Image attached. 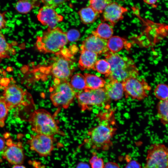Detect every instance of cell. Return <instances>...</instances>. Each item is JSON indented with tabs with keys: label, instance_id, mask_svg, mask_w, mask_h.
<instances>
[{
	"label": "cell",
	"instance_id": "74e56055",
	"mask_svg": "<svg viewBox=\"0 0 168 168\" xmlns=\"http://www.w3.org/2000/svg\"><path fill=\"white\" fill-rule=\"evenodd\" d=\"M77 168H90V167L87 164L83 163L80 164Z\"/></svg>",
	"mask_w": 168,
	"mask_h": 168
},
{
	"label": "cell",
	"instance_id": "cb8c5ba5",
	"mask_svg": "<svg viewBox=\"0 0 168 168\" xmlns=\"http://www.w3.org/2000/svg\"><path fill=\"white\" fill-rule=\"evenodd\" d=\"M157 116L164 124H168V99L160 100L157 105Z\"/></svg>",
	"mask_w": 168,
	"mask_h": 168
},
{
	"label": "cell",
	"instance_id": "603a6c76",
	"mask_svg": "<svg viewBox=\"0 0 168 168\" xmlns=\"http://www.w3.org/2000/svg\"><path fill=\"white\" fill-rule=\"evenodd\" d=\"M38 4V0H18L15 6V9L19 13L26 14Z\"/></svg>",
	"mask_w": 168,
	"mask_h": 168
},
{
	"label": "cell",
	"instance_id": "ffe728a7",
	"mask_svg": "<svg viewBox=\"0 0 168 168\" xmlns=\"http://www.w3.org/2000/svg\"><path fill=\"white\" fill-rule=\"evenodd\" d=\"M127 43L126 40L118 36H112L107 40L109 50L113 53H117L124 47Z\"/></svg>",
	"mask_w": 168,
	"mask_h": 168
},
{
	"label": "cell",
	"instance_id": "8d00e7d4",
	"mask_svg": "<svg viewBox=\"0 0 168 168\" xmlns=\"http://www.w3.org/2000/svg\"><path fill=\"white\" fill-rule=\"evenodd\" d=\"M143 1L145 3L147 4L152 5L155 4L157 0H143Z\"/></svg>",
	"mask_w": 168,
	"mask_h": 168
},
{
	"label": "cell",
	"instance_id": "7a4b0ae2",
	"mask_svg": "<svg viewBox=\"0 0 168 168\" xmlns=\"http://www.w3.org/2000/svg\"><path fill=\"white\" fill-rule=\"evenodd\" d=\"M111 66L109 74L106 77L109 81L123 82L132 78H137L139 73L133 60L127 56L122 57L109 51L104 54Z\"/></svg>",
	"mask_w": 168,
	"mask_h": 168
},
{
	"label": "cell",
	"instance_id": "8fae6325",
	"mask_svg": "<svg viewBox=\"0 0 168 168\" xmlns=\"http://www.w3.org/2000/svg\"><path fill=\"white\" fill-rule=\"evenodd\" d=\"M3 90V97L9 110L26 104L25 98L27 93L16 85H10L5 87Z\"/></svg>",
	"mask_w": 168,
	"mask_h": 168
},
{
	"label": "cell",
	"instance_id": "f1b7e54d",
	"mask_svg": "<svg viewBox=\"0 0 168 168\" xmlns=\"http://www.w3.org/2000/svg\"><path fill=\"white\" fill-rule=\"evenodd\" d=\"M9 110L4 97H0V127L1 128L5 125Z\"/></svg>",
	"mask_w": 168,
	"mask_h": 168
},
{
	"label": "cell",
	"instance_id": "44dd1931",
	"mask_svg": "<svg viewBox=\"0 0 168 168\" xmlns=\"http://www.w3.org/2000/svg\"><path fill=\"white\" fill-rule=\"evenodd\" d=\"M16 53L15 49L7 41L4 36L0 31V58H9Z\"/></svg>",
	"mask_w": 168,
	"mask_h": 168
},
{
	"label": "cell",
	"instance_id": "7402d4cb",
	"mask_svg": "<svg viewBox=\"0 0 168 168\" xmlns=\"http://www.w3.org/2000/svg\"><path fill=\"white\" fill-rule=\"evenodd\" d=\"M92 34L102 39L108 40L112 36L113 30L112 27L106 23H101L96 30L92 32Z\"/></svg>",
	"mask_w": 168,
	"mask_h": 168
},
{
	"label": "cell",
	"instance_id": "6da1fadb",
	"mask_svg": "<svg viewBox=\"0 0 168 168\" xmlns=\"http://www.w3.org/2000/svg\"><path fill=\"white\" fill-rule=\"evenodd\" d=\"M99 118L98 124L88 132V142L93 149L106 151L112 146V139L117 130L114 111L103 113Z\"/></svg>",
	"mask_w": 168,
	"mask_h": 168
},
{
	"label": "cell",
	"instance_id": "e0dca14e",
	"mask_svg": "<svg viewBox=\"0 0 168 168\" xmlns=\"http://www.w3.org/2000/svg\"><path fill=\"white\" fill-rule=\"evenodd\" d=\"M104 88L111 100L117 101L123 96L124 93L122 82L115 80L110 81L106 84Z\"/></svg>",
	"mask_w": 168,
	"mask_h": 168
},
{
	"label": "cell",
	"instance_id": "5bb4252c",
	"mask_svg": "<svg viewBox=\"0 0 168 168\" xmlns=\"http://www.w3.org/2000/svg\"><path fill=\"white\" fill-rule=\"evenodd\" d=\"M107 40L92 34L83 41L80 50H86L99 54H105L109 50Z\"/></svg>",
	"mask_w": 168,
	"mask_h": 168
},
{
	"label": "cell",
	"instance_id": "d4e9b609",
	"mask_svg": "<svg viewBox=\"0 0 168 168\" xmlns=\"http://www.w3.org/2000/svg\"><path fill=\"white\" fill-rule=\"evenodd\" d=\"M70 83L75 91L77 90L79 92L86 88L85 77L80 73L73 75L71 78Z\"/></svg>",
	"mask_w": 168,
	"mask_h": 168
},
{
	"label": "cell",
	"instance_id": "4dcf8cb0",
	"mask_svg": "<svg viewBox=\"0 0 168 168\" xmlns=\"http://www.w3.org/2000/svg\"><path fill=\"white\" fill-rule=\"evenodd\" d=\"M41 1L44 5L55 9L69 0H41Z\"/></svg>",
	"mask_w": 168,
	"mask_h": 168
},
{
	"label": "cell",
	"instance_id": "277c9868",
	"mask_svg": "<svg viewBox=\"0 0 168 168\" xmlns=\"http://www.w3.org/2000/svg\"><path fill=\"white\" fill-rule=\"evenodd\" d=\"M28 121L32 131L37 134L51 136L56 134L65 135L59 130L51 114L44 109H39L32 112Z\"/></svg>",
	"mask_w": 168,
	"mask_h": 168
},
{
	"label": "cell",
	"instance_id": "30bf717a",
	"mask_svg": "<svg viewBox=\"0 0 168 168\" xmlns=\"http://www.w3.org/2000/svg\"><path fill=\"white\" fill-rule=\"evenodd\" d=\"M53 136L37 134L31 135L27 141L30 149L37 152L40 156L46 157L51 155L54 147Z\"/></svg>",
	"mask_w": 168,
	"mask_h": 168
},
{
	"label": "cell",
	"instance_id": "52a82bcc",
	"mask_svg": "<svg viewBox=\"0 0 168 168\" xmlns=\"http://www.w3.org/2000/svg\"><path fill=\"white\" fill-rule=\"evenodd\" d=\"M76 97L78 105L82 111L94 106L105 107L109 106L111 100L104 88L96 89L86 88L77 93Z\"/></svg>",
	"mask_w": 168,
	"mask_h": 168
},
{
	"label": "cell",
	"instance_id": "d6986e66",
	"mask_svg": "<svg viewBox=\"0 0 168 168\" xmlns=\"http://www.w3.org/2000/svg\"><path fill=\"white\" fill-rule=\"evenodd\" d=\"M86 88L96 89L104 88L106 84L105 81L103 78L95 75L85 73Z\"/></svg>",
	"mask_w": 168,
	"mask_h": 168
},
{
	"label": "cell",
	"instance_id": "83f0119b",
	"mask_svg": "<svg viewBox=\"0 0 168 168\" xmlns=\"http://www.w3.org/2000/svg\"><path fill=\"white\" fill-rule=\"evenodd\" d=\"M96 70L99 73L104 74L106 77L110 73L111 66L105 59L97 60L95 65Z\"/></svg>",
	"mask_w": 168,
	"mask_h": 168
},
{
	"label": "cell",
	"instance_id": "9c48e42d",
	"mask_svg": "<svg viewBox=\"0 0 168 168\" xmlns=\"http://www.w3.org/2000/svg\"><path fill=\"white\" fill-rule=\"evenodd\" d=\"M122 82L126 98L129 96L133 100H143L148 96V92L151 89L143 79L139 80L137 78H132Z\"/></svg>",
	"mask_w": 168,
	"mask_h": 168
},
{
	"label": "cell",
	"instance_id": "e575fe53",
	"mask_svg": "<svg viewBox=\"0 0 168 168\" xmlns=\"http://www.w3.org/2000/svg\"><path fill=\"white\" fill-rule=\"evenodd\" d=\"M104 168H120V167L116 163L113 162H109L106 164Z\"/></svg>",
	"mask_w": 168,
	"mask_h": 168
},
{
	"label": "cell",
	"instance_id": "8992f818",
	"mask_svg": "<svg viewBox=\"0 0 168 168\" xmlns=\"http://www.w3.org/2000/svg\"><path fill=\"white\" fill-rule=\"evenodd\" d=\"M54 62L47 67L40 69L42 76L52 75L55 78L68 80L71 77L75 69L74 65L70 58L59 53L55 54Z\"/></svg>",
	"mask_w": 168,
	"mask_h": 168
},
{
	"label": "cell",
	"instance_id": "ab89813d",
	"mask_svg": "<svg viewBox=\"0 0 168 168\" xmlns=\"http://www.w3.org/2000/svg\"></svg>",
	"mask_w": 168,
	"mask_h": 168
},
{
	"label": "cell",
	"instance_id": "4fadbf2b",
	"mask_svg": "<svg viewBox=\"0 0 168 168\" xmlns=\"http://www.w3.org/2000/svg\"><path fill=\"white\" fill-rule=\"evenodd\" d=\"M128 9L119 5L117 2H113L108 4L102 13L101 20L109 22L113 27L124 18V14L128 12Z\"/></svg>",
	"mask_w": 168,
	"mask_h": 168
},
{
	"label": "cell",
	"instance_id": "7c38bea8",
	"mask_svg": "<svg viewBox=\"0 0 168 168\" xmlns=\"http://www.w3.org/2000/svg\"><path fill=\"white\" fill-rule=\"evenodd\" d=\"M7 147L3 151L2 158L11 164L22 165L25 160V154L21 142H12L11 139L7 140Z\"/></svg>",
	"mask_w": 168,
	"mask_h": 168
},
{
	"label": "cell",
	"instance_id": "2e32d148",
	"mask_svg": "<svg viewBox=\"0 0 168 168\" xmlns=\"http://www.w3.org/2000/svg\"><path fill=\"white\" fill-rule=\"evenodd\" d=\"M78 67L82 70H96L95 65L97 61L98 55L86 50H80Z\"/></svg>",
	"mask_w": 168,
	"mask_h": 168
},
{
	"label": "cell",
	"instance_id": "ac0fdd59",
	"mask_svg": "<svg viewBox=\"0 0 168 168\" xmlns=\"http://www.w3.org/2000/svg\"><path fill=\"white\" fill-rule=\"evenodd\" d=\"M78 14L82 22L85 24L93 23L100 16V14L90 6L80 9L78 12Z\"/></svg>",
	"mask_w": 168,
	"mask_h": 168
},
{
	"label": "cell",
	"instance_id": "1f68e13d",
	"mask_svg": "<svg viewBox=\"0 0 168 168\" xmlns=\"http://www.w3.org/2000/svg\"><path fill=\"white\" fill-rule=\"evenodd\" d=\"M92 168H104V164L102 159L93 155L89 160Z\"/></svg>",
	"mask_w": 168,
	"mask_h": 168
},
{
	"label": "cell",
	"instance_id": "836d02e7",
	"mask_svg": "<svg viewBox=\"0 0 168 168\" xmlns=\"http://www.w3.org/2000/svg\"><path fill=\"white\" fill-rule=\"evenodd\" d=\"M5 13V12L2 13L0 12V30L4 28L6 24Z\"/></svg>",
	"mask_w": 168,
	"mask_h": 168
},
{
	"label": "cell",
	"instance_id": "5b68a950",
	"mask_svg": "<svg viewBox=\"0 0 168 168\" xmlns=\"http://www.w3.org/2000/svg\"><path fill=\"white\" fill-rule=\"evenodd\" d=\"M50 99L55 107L67 109L76 97L77 93L68 80L55 78L50 89Z\"/></svg>",
	"mask_w": 168,
	"mask_h": 168
},
{
	"label": "cell",
	"instance_id": "f546056e",
	"mask_svg": "<svg viewBox=\"0 0 168 168\" xmlns=\"http://www.w3.org/2000/svg\"><path fill=\"white\" fill-rule=\"evenodd\" d=\"M68 41L74 42L77 41L80 38L81 35L79 31L76 29H71L66 33Z\"/></svg>",
	"mask_w": 168,
	"mask_h": 168
},
{
	"label": "cell",
	"instance_id": "4316f807",
	"mask_svg": "<svg viewBox=\"0 0 168 168\" xmlns=\"http://www.w3.org/2000/svg\"><path fill=\"white\" fill-rule=\"evenodd\" d=\"M111 0H90V6L99 13H102L105 8L111 2Z\"/></svg>",
	"mask_w": 168,
	"mask_h": 168
},
{
	"label": "cell",
	"instance_id": "3957f363",
	"mask_svg": "<svg viewBox=\"0 0 168 168\" xmlns=\"http://www.w3.org/2000/svg\"><path fill=\"white\" fill-rule=\"evenodd\" d=\"M68 42L66 32L61 28H48L42 35L37 37L36 46L41 53L56 54L63 48Z\"/></svg>",
	"mask_w": 168,
	"mask_h": 168
},
{
	"label": "cell",
	"instance_id": "d590c367",
	"mask_svg": "<svg viewBox=\"0 0 168 168\" xmlns=\"http://www.w3.org/2000/svg\"><path fill=\"white\" fill-rule=\"evenodd\" d=\"M5 147V141L3 138L0 137V152L3 150Z\"/></svg>",
	"mask_w": 168,
	"mask_h": 168
},
{
	"label": "cell",
	"instance_id": "d6a6232c",
	"mask_svg": "<svg viewBox=\"0 0 168 168\" xmlns=\"http://www.w3.org/2000/svg\"><path fill=\"white\" fill-rule=\"evenodd\" d=\"M125 168H141L139 163L136 161L133 160L129 161L126 165Z\"/></svg>",
	"mask_w": 168,
	"mask_h": 168
},
{
	"label": "cell",
	"instance_id": "9a60e30c",
	"mask_svg": "<svg viewBox=\"0 0 168 168\" xmlns=\"http://www.w3.org/2000/svg\"><path fill=\"white\" fill-rule=\"evenodd\" d=\"M37 17L42 25L50 28L54 27L63 20V16L58 14L54 9L45 5L40 8Z\"/></svg>",
	"mask_w": 168,
	"mask_h": 168
},
{
	"label": "cell",
	"instance_id": "484cf974",
	"mask_svg": "<svg viewBox=\"0 0 168 168\" xmlns=\"http://www.w3.org/2000/svg\"><path fill=\"white\" fill-rule=\"evenodd\" d=\"M154 94L160 100L168 99V85L163 83L158 84L154 89Z\"/></svg>",
	"mask_w": 168,
	"mask_h": 168
},
{
	"label": "cell",
	"instance_id": "ba28073f",
	"mask_svg": "<svg viewBox=\"0 0 168 168\" xmlns=\"http://www.w3.org/2000/svg\"><path fill=\"white\" fill-rule=\"evenodd\" d=\"M144 168H168V148L160 143L151 145Z\"/></svg>",
	"mask_w": 168,
	"mask_h": 168
},
{
	"label": "cell",
	"instance_id": "f35d334b",
	"mask_svg": "<svg viewBox=\"0 0 168 168\" xmlns=\"http://www.w3.org/2000/svg\"><path fill=\"white\" fill-rule=\"evenodd\" d=\"M12 168H26L24 166L22 165H15Z\"/></svg>",
	"mask_w": 168,
	"mask_h": 168
}]
</instances>
